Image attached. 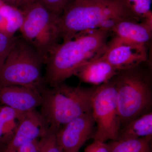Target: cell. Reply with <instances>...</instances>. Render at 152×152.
I'll use <instances>...</instances> for the list:
<instances>
[{"instance_id":"8992f818","label":"cell","mask_w":152,"mask_h":152,"mask_svg":"<svg viewBox=\"0 0 152 152\" xmlns=\"http://www.w3.org/2000/svg\"><path fill=\"white\" fill-rule=\"evenodd\" d=\"M20 9L24 16L20 29L23 39L35 50L45 64L61 38L58 26L59 16L37 1Z\"/></svg>"},{"instance_id":"52a82bcc","label":"cell","mask_w":152,"mask_h":152,"mask_svg":"<svg viewBox=\"0 0 152 152\" xmlns=\"http://www.w3.org/2000/svg\"><path fill=\"white\" fill-rule=\"evenodd\" d=\"M113 78L97 86L94 93L92 112L97 125L96 131L92 137L94 140L116 141L121 129L116 89Z\"/></svg>"},{"instance_id":"3957f363","label":"cell","mask_w":152,"mask_h":152,"mask_svg":"<svg viewBox=\"0 0 152 152\" xmlns=\"http://www.w3.org/2000/svg\"><path fill=\"white\" fill-rule=\"evenodd\" d=\"M113 78L116 89L121 129L133 120L152 112L150 59L134 67L119 71Z\"/></svg>"},{"instance_id":"2e32d148","label":"cell","mask_w":152,"mask_h":152,"mask_svg":"<svg viewBox=\"0 0 152 152\" xmlns=\"http://www.w3.org/2000/svg\"><path fill=\"white\" fill-rule=\"evenodd\" d=\"M24 16L21 9L4 4L0 9V30L11 36L23 25Z\"/></svg>"},{"instance_id":"8fae6325","label":"cell","mask_w":152,"mask_h":152,"mask_svg":"<svg viewBox=\"0 0 152 152\" xmlns=\"http://www.w3.org/2000/svg\"><path fill=\"white\" fill-rule=\"evenodd\" d=\"M42 102L41 91L35 87L0 86V103L23 112L33 110Z\"/></svg>"},{"instance_id":"7a4b0ae2","label":"cell","mask_w":152,"mask_h":152,"mask_svg":"<svg viewBox=\"0 0 152 152\" xmlns=\"http://www.w3.org/2000/svg\"><path fill=\"white\" fill-rule=\"evenodd\" d=\"M123 20H142L126 0H74L59 18L60 38L64 42L89 30L110 31Z\"/></svg>"},{"instance_id":"e0dca14e","label":"cell","mask_w":152,"mask_h":152,"mask_svg":"<svg viewBox=\"0 0 152 152\" xmlns=\"http://www.w3.org/2000/svg\"><path fill=\"white\" fill-rule=\"evenodd\" d=\"M152 136L132 140L112 141L107 143L110 152H152Z\"/></svg>"},{"instance_id":"5b68a950","label":"cell","mask_w":152,"mask_h":152,"mask_svg":"<svg viewBox=\"0 0 152 152\" xmlns=\"http://www.w3.org/2000/svg\"><path fill=\"white\" fill-rule=\"evenodd\" d=\"M43 64L32 47L17 38L0 69V86L45 87L42 74Z\"/></svg>"},{"instance_id":"9c48e42d","label":"cell","mask_w":152,"mask_h":152,"mask_svg":"<svg viewBox=\"0 0 152 152\" xmlns=\"http://www.w3.org/2000/svg\"><path fill=\"white\" fill-rule=\"evenodd\" d=\"M95 122L92 112H88L62 125L56 131L58 143L65 152H79L93 136Z\"/></svg>"},{"instance_id":"6da1fadb","label":"cell","mask_w":152,"mask_h":152,"mask_svg":"<svg viewBox=\"0 0 152 152\" xmlns=\"http://www.w3.org/2000/svg\"><path fill=\"white\" fill-rule=\"evenodd\" d=\"M111 34L107 29H95L57 44L45 64V85L52 88L64 83L83 65L102 56Z\"/></svg>"},{"instance_id":"603a6c76","label":"cell","mask_w":152,"mask_h":152,"mask_svg":"<svg viewBox=\"0 0 152 152\" xmlns=\"http://www.w3.org/2000/svg\"><path fill=\"white\" fill-rule=\"evenodd\" d=\"M39 139L34 140L23 145L15 152H39Z\"/></svg>"},{"instance_id":"7c38bea8","label":"cell","mask_w":152,"mask_h":152,"mask_svg":"<svg viewBox=\"0 0 152 152\" xmlns=\"http://www.w3.org/2000/svg\"><path fill=\"white\" fill-rule=\"evenodd\" d=\"M118 71L102 56L80 67L74 76L82 82L98 86L111 80Z\"/></svg>"},{"instance_id":"30bf717a","label":"cell","mask_w":152,"mask_h":152,"mask_svg":"<svg viewBox=\"0 0 152 152\" xmlns=\"http://www.w3.org/2000/svg\"><path fill=\"white\" fill-rule=\"evenodd\" d=\"M48 125L36 109L24 114L16 130L2 152H15L23 145L40 139L48 132Z\"/></svg>"},{"instance_id":"d6986e66","label":"cell","mask_w":152,"mask_h":152,"mask_svg":"<svg viewBox=\"0 0 152 152\" xmlns=\"http://www.w3.org/2000/svg\"><path fill=\"white\" fill-rule=\"evenodd\" d=\"M132 10L142 20H144L151 14L152 0H126Z\"/></svg>"},{"instance_id":"4fadbf2b","label":"cell","mask_w":152,"mask_h":152,"mask_svg":"<svg viewBox=\"0 0 152 152\" xmlns=\"http://www.w3.org/2000/svg\"><path fill=\"white\" fill-rule=\"evenodd\" d=\"M115 36L137 43L148 45L152 38V25L145 20H123L117 22L110 30Z\"/></svg>"},{"instance_id":"ba28073f","label":"cell","mask_w":152,"mask_h":152,"mask_svg":"<svg viewBox=\"0 0 152 152\" xmlns=\"http://www.w3.org/2000/svg\"><path fill=\"white\" fill-rule=\"evenodd\" d=\"M111 36L102 57L117 70L134 67L150 59L148 45Z\"/></svg>"},{"instance_id":"44dd1931","label":"cell","mask_w":152,"mask_h":152,"mask_svg":"<svg viewBox=\"0 0 152 152\" xmlns=\"http://www.w3.org/2000/svg\"><path fill=\"white\" fill-rule=\"evenodd\" d=\"M74 0H36L52 13L60 16L68 4Z\"/></svg>"},{"instance_id":"ac0fdd59","label":"cell","mask_w":152,"mask_h":152,"mask_svg":"<svg viewBox=\"0 0 152 152\" xmlns=\"http://www.w3.org/2000/svg\"><path fill=\"white\" fill-rule=\"evenodd\" d=\"M56 131L49 129L48 132L39 139V152H63L57 141Z\"/></svg>"},{"instance_id":"7402d4cb","label":"cell","mask_w":152,"mask_h":152,"mask_svg":"<svg viewBox=\"0 0 152 152\" xmlns=\"http://www.w3.org/2000/svg\"><path fill=\"white\" fill-rule=\"evenodd\" d=\"M84 152H110L107 144L104 142L94 140L85 148Z\"/></svg>"},{"instance_id":"cb8c5ba5","label":"cell","mask_w":152,"mask_h":152,"mask_svg":"<svg viewBox=\"0 0 152 152\" xmlns=\"http://www.w3.org/2000/svg\"><path fill=\"white\" fill-rule=\"evenodd\" d=\"M36 1V0H19L16 7L19 8H21L23 7L34 3Z\"/></svg>"},{"instance_id":"ffe728a7","label":"cell","mask_w":152,"mask_h":152,"mask_svg":"<svg viewBox=\"0 0 152 152\" xmlns=\"http://www.w3.org/2000/svg\"><path fill=\"white\" fill-rule=\"evenodd\" d=\"M16 38L0 31V69Z\"/></svg>"},{"instance_id":"9a60e30c","label":"cell","mask_w":152,"mask_h":152,"mask_svg":"<svg viewBox=\"0 0 152 152\" xmlns=\"http://www.w3.org/2000/svg\"><path fill=\"white\" fill-rule=\"evenodd\" d=\"M25 113L8 106L0 107V144L10 140Z\"/></svg>"},{"instance_id":"d4e9b609","label":"cell","mask_w":152,"mask_h":152,"mask_svg":"<svg viewBox=\"0 0 152 152\" xmlns=\"http://www.w3.org/2000/svg\"><path fill=\"white\" fill-rule=\"evenodd\" d=\"M2 1L4 2V3L16 7L19 0H2Z\"/></svg>"},{"instance_id":"484cf974","label":"cell","mask_w":152,"mask_h":152,"mask_svg":"<svg viewBox=\"0 0 152 152\" xmlns=\"http://www.w3.org/2000/svg\"><path fill=\"white\" fill-rule=\"evenodd\" d=\"M63 152H64V151H63Z\"/></svg>"},{"instance_id":"277c9868","label":"cell","mask_w":152,"mask_h":152,"mask_svg":"<svg viewBox=\"0 0 152 152\" xmlns=\"http://www.w3.org/2000/svg\"><path fill=\"white\" fill-rule=\"evenodd\" d=\"M97 86H72L63 83L43 89L39 112L49 129L57 130L72 120L92 111L93 96Z\"/></svg>"},{"instance_id":"5bb4252c","label":"cell","mask_w":152,"mask_h":152,"mask_svg":"<svg viewBox=\"0 0 152 152\" xmlns=\"http://www.w3.org/2000/svg\"><path fill=\"white\" fill-rule=\"evenodd\" d=\"M152 112L129 123L120 130L116 141L126 140L152 136Z\"/></svg>"}]
</instances>
